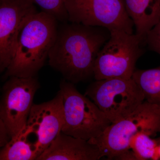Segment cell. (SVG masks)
<instances>
[{"label": "cell", "mask_w": 160, "mask_h": 160, "mask_svg": "<svg viewBox=\"0 0 160 160\" xmlns=\"http://www.w3.org/2000/svg\"><path fill=\"white\" fill-rule=\"evenodd\" d=\"M64 123L62 97L59 91L52 99L33 104L22 132L36 138L34 145L38 157L62 132Z\"/></svg>", "instance_id": "9c48e42d"}, {"label": "cell", "mask_w": 160, "mask_h": 160, "mask_svg": "<svg viewBox=\"0 0 160 160\" xmlns=\"http://www.w3.org/2000/svg\"><path fill=\"white\" fill-rule=\"evenodd\" d=\"M68 22L133 33L122 0H65Z\"/></svg>", "instance_id": "ba28073f"}, {"label": "cell", "mask_w": 160, "mask_h": 160, "mask_svg": "<svg viewBox=\"0 0 160 160\" xmlns=\"http://www.w3.org/2000/svg\"><path fill=\"white\" fill-rule=\"evenodd\" d=\"M1 89H2V87H0V92H1Z\"/></svg>", "instance_id": "ffe728a7"}, {"label": "cell", "mask_w": 160, "mask_h": 160, "mask_svg": "<svg viewBox=\"0 0 160 160\" xmlns=\"http://www.w3.org/2000/svg\"><path fill=\"white\" fill-rule=\"evenodd\" d=\"M110 32L95 62L93 77L96 80L132 78L137 62L144 53V40L135 33Z\"/></svg>", "instance_id": "5b68a950"}, {"label": "cell", "mask_w": 160, "mask_h": 160, "mask_svg": "<svg viewBox=\"0 0 160 160\" xmlns=\"http://www.w3.org/2000/svg\"><path fill=\"white\" fill-rule=\"evenodd\" d=\"M142 132L151 137L160 132V107L145 100L126 117L111 123L100 136L89 141L99 147L103 157L119 158L130 150L132 139Z\"/></svg>", "instance_id": "3957f363"}, {"label": "cell", "mask_w": 160, "mask_h": 160, "mask_svg": "<svg viewBox=\"0 0 160 160\" xmlns=\"http://www.w3.org/2000/svg\"><path fill=\"white\" fill-rule=\"evenodd\" d=\"M132 21L135 34L145 41L147 32L160 19V0H122Z\"/></svg>", "instance_id": "7c38bea8"}, {"label": "cell", "mask_w": 160, "mask_h": 160, "mask_svg": "<svg viewBox=\"0 0 160 160\" xmlns=\"http://www.w3.org/2000/svg\"><path fill=\"white\" fill-rule=\"evenodd\" d=\"M38 11L29 0H0V73L14 57L20 30Z\"/></svg>", "instance_id": "30bf717a"}, {"label": "cell", "mask_w": 160, "mask_h": 160, "mask_svg": "<svg viewBox=\"0 0 160 160\" xmlns=\"http://www.w3.org/2000/svg\"><path fill=\"white\" fill-rule=\"evenodd\" d=\"M132 78L139 87L145 101L160 107V66L135 70Z\"/></svg>", "instance_id": "5bb4252c"}, {"label": "cell", "mask_w": 160, "mask_h": 160, "mask_svg": "<svg viewBox=\"0 0 160 160\" xmlns=\"http://www.w3.org/2000/svg\"><path fill=\"white\" fill-rule=\"evenodd\" d=\"M58 22L51 15L42 11L29 18L20 30L14 57L4 72L3 80L10 77L37 76L54 44Z\"/></svg>", "instance_id": "7a4b0ae2"}, {"label": "cell", "mask_w": 160, "mask_h": 160, "mask_svg": "<svg viewBox=\"0 0 160 160\" xmlns=\"http://www.w3.org/2000/svg\"><path fill=\"white\" fill-rule=\"evenodd\" d=\"M145 44L160 55V19L146 34Z\"/></svg>", "instance_id": "e0dca14e"}, {"label": "cell", "mask_w": 160, "mask_h": 160, "mask_svg": "<svg viewBox=\"0 0 160 160\" xmlns=\"http://www.w3.org/2000/svg\"><path fill=\"white\" fill-rule=\"evenodd\" d=\"M34 144L22 132L0 149V160H37Z\"/></svg>", "instance_id": "4fadbf2b"}, {"label": "cell", "mask_w": 160, "mask_h": 160, "mask_svg": "<svg viewBox=\"0 0 160 160\" xmlns=\"http://www.w3.org/2000/svg\"><path fill=\"white\" fill-rule=\"evenodd\" d=\"M11 139L5 124L0 118V149Z\"/></svg>", "instance_id": "ac0fdd59"}, {"label": "cell", "mask_w": 160, "mask_h": 160, "mask_svg": "<svg viewBox=\"0 0 160 160\" xmlns=\"http://www.w3.org/2000/svg\"><path fill=\"white\" fill-rule=\"evenodd\" d=\"M102 157L96 145L61 132L37 160H98Z\"/></svg>", "instance_id": "8fae6325"}, {"label": "cell", "mask_w": 160, "mask_h": 160, "mask_svg": "<svg viewBox=\"0 0 160 160\" xmlns=\"http://www.w3.org/2000/svg\"><path fill=\"white\" fill-rule=\"evenodd\" d=\"M40 85L37 76L10 77L0 92V118L10 138L25 129L33 99Z\"/></svg>", "instance_id": "52a82bcc"}, {"label": "cell", "mask_w": 160, "mask_h": 160, "mask_svg": "<svg viewBox=\"0 0 160 160\" xmlns=\"http://www.w3.org/2000/svg\"><path fill=\"white\" fill-rule=\"evenodd\" d=\"M38 5L42 11L53 16L59 22H68V15L65 6V0H29Z\"/></svg>", "instance_id": "2e32d148"}, {"label": "cell", "mask_w": 160, "mask_h": 160, "mask_svg": "<svg viewBox=\"0 0 160 160\" xmlns=\"http://www.w3.org/2000/svg\"><path fill=\"white\" fill-rule=\"evenodd\" d=\"M108 29L67 22L58 26L48 64L63 79L73 84L93 77L95 62L110 37Z\"/></svg>", "instance_id": "6da1fadb"}, {"label": "cell", "mask_w": 160, "mask_h": 160, "mask_svg": "<svg viewBox=\"0 0 160 160\" xmlns=\"http://www.w3.org/2000/svg\"><path fill=\"white\" fill-rule=\"evenodd\" d=\"M59 91L62 97L63 133L89 141L100 136L111 124L104 112L90 99L81 94L73 83L62 80Z\"/></svg>", "instance_id": "277c9868"}, {"label": "cell", "mask_w": 160, "mask_h": 160, "mask_svg": "<svg viewBox=\"0 0 160 160\" xmlns=\"http://www.w3.org/2000/svg\"><path fill=\"white\" fill-rule=\"evenodd\" d=\"M85 95L111 123L126 117L145 101L142 92L132 78L96 80L87 88Z\"/></svg>", "instance_id": "8992f818"}, {"label": "cell", "mask_w": 160, "mask_h": 160, "mask_svg": "<svg viewBox=\"0 0 160 160\" xmlns=\"http://www.w3.org/2000/svg\"><path fill=\"white\" fill-rule=\"evenodd\" d=\"M157 140L159 142H160V138H159L157 139Z\"/></svg>", "instance_id": "d6986e66"}, {"label": "cell", "mask_w": 160, "mask_h": 160, "mask_svg": "<svg viewBox=\"0 0 160 160\" xmlns=\"http://www.w3.org/2000/svg\"><path fill=\"white\" fill-rule=\"evenodd\" d=\"M157 139H153L144 132L138 133L131 140L130 149L136 160H158Z\"/></svg>", "instance_id": "9a60e30c"}]
</instances>
